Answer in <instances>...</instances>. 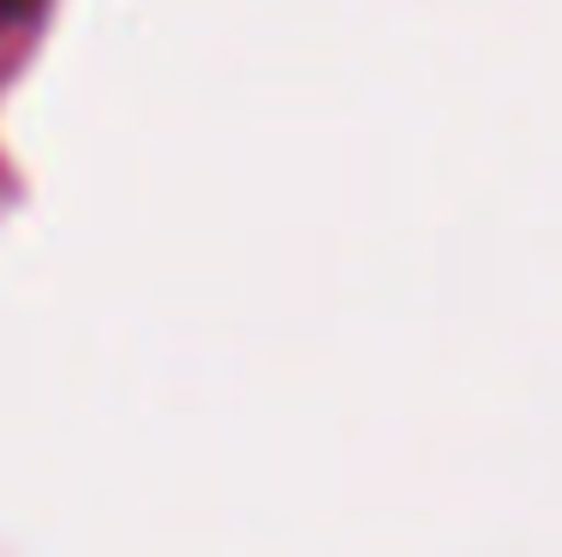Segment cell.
<instances>
[{"label":"cell","instance_id":"cell-1","mask_svg":"<svg viewBox=\"0 0 562 557\" xmlns=\"http://www.w3.org/2000/svg\"><path fill=\"white\" fill-rule=\"evenodd\" d=\"M24 12H31V0H0V31H7V24H19Z\"/></svg>","mask_w":562,"mask_h":557}]
</instances>
